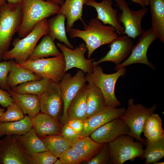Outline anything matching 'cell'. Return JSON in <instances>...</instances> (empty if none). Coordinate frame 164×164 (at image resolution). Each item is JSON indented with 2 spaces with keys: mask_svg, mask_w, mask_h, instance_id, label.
Wrapping results in <instances>:
<instances>
[{
  "mask_svg": "<svg viewBox=\"0 0 164 164\" xmlns=\"http://www.w3.org/2000/svg\"><path fill=\"white\" fill-rule=\"evenodd\" d=\"M83 24V30L72 28L68 33L71 38L78 37L85 42L88 51L87 59L96 49L110 44L118 36L113 26L103 24L96 18L91 19L87 24Z\"/></svg>",
  "mask_w": 164,
  "mask_h": 164,
  "instance_id": "6da1fadb",
  "label": "cell"
},
{
  "mask_svg": "<svg viewBox=\"0 0 164 164\" xmlns=\"http://www.w3.org/2000/svg\"><path fill=\"white\" fill-rule=\"evenodd\" d=\"M21 4L22 21L17 32L21 38L29 34L41 21L57 14L60 7L58 5L43 0H22Z\"/></svg>",
  "mask_w": 164,
  "mask_h": 164,
  "instance_id": "7a4b0ae2",
  "label": "cell"
},
{
  "mask_svg": "<svg viewBox=\"0 0 164 164\" xmlns=\"http://www.w3.org/2000/svg\"><path fill=\"white\" fill-rule=\"evenodd\" d=\"M22 14L21 2L0 5V62L3 60L12 38L21 25Z\"/></svg>",
  "mask_w": 164,
  "mask_h": 164,
  "instance_id": "3957f363",
  "label": "cell"
},
{
  "mask_svg": "<svg viewBox=\"0 0 164 164\" xmlns=\"http://www.w3.org/2000/svg\"><path fill=\"white\" fill-rule=\"evenodd\" d=\"M48 20L45 19L37 23L31 32L22 39L15 38L14 39L13 48L8 50L3 60H14L19 63L28 59L32 53L39 39L44 35L48 34Z\"/></svg>",
  "mask_w": 164,
  "mask_h": 164,
  "instance_id": "277c9868",
  "label": "cell"
},
{
  "mask_svg": "<svg viewBox=\"0 0 164 164\" xmlns=\"http://www.w3.org/2000/svg\"><path fill=\"white\" fill-rule=\"evenodd\" d=\"M92 72L86 75L87 81H91L102 92L108 108H117L121 104L115 94V87L118 79L124 77L126 70L123 68L111 74H106L102 68L92 65Z\"/></svg>",
  "mask_w": 164,
  "mask_h": 164,
  "instance_id": "5b68a950",
  "label": "cell"
},
{
  "mask_svg": "<svg viewBox=\"0 0 164 164\" xmlns=\"http://www.w3.org/2000/svg\"><path fill=\"white\" fill-rule=\"evenodd\" d=\"M17 65L30 70L42 78H47L57 83L66 72L63 55L52 58L28 59Z\"/></svg>",
  "mask_w": 164,
  "mask_h": 164,
  "instance_id": "8992f818",
  "label": "cell"
},
{
  "mask_svg": "<svg viewBox=\"0 0 164 164\" xmlns=\"http://www.w3.org/2000/svg\"><path fill=\"white\" fill-rule=\"evenodd\" d=\"M111 164H122L127 161H133L135 158H141L144 149L143 143L134 141V138L127 134L121 135L108 143Z\"/></svg>",
  "mask_w": 164,
  "mask_h": 164,
  "instance_id": "52a82bcc",
  "label": "cell"
},
{
  "mask_svg": "<svg viewBox=\"0 0 164 164\" xmlns=\"http://www.w3.org/2000/svg\"><path fill=\"white\" fill-rule=\"evenodd\" d=\"M157 107V105L154 104L146 108L140 104H135L133 98L129 99L126 109L119 118L125 122L129 128L130 132L128 135L144 144V139L141 136L144 122L154 113Z\"/></svg>",
  "mask_w": 164,
  "mask_h": 164,
  "instance_id": "ba28073f",
  "label": "cell"
},
{
  "mask_svg": "<svg viewBox=\"0 0 164 164\" xmlns=\"http://www.w3.org/2000/svg\"><path fill=\"white\" fill-rule=\"evenodd\" d=\"M0 164H31V155L14 135L0 140Z\"/></svg>",
  "mask_w": 164,
  "mask_h": 164,
  "instance_id": "9c48e42d",
  "label": "cell"
},
{
  "mask_svg": "<svg viewBox=\"0 0 164 164\" xmlns=\"http://www.w3.org/2000/svg\"><path fill=\"white\" fill-rule=\"evenodd\" d=\"M116 2V6L122 11L118 15L119 22L123 24L124 34L133 39L142 35L144 31L142 27V19L147 13L148 9L142 7L138 11H134L129 8L128 3L125 0Z\"/></svg>",
  "mask_w": 164,
  "mask_h": 164,
  "instance_id": "30bf717a",
  "label": "cell"
},
{
  "mask_svg": "<svg viewBox=\"0 0 164 164\" xmlns=\"http://www.w3.org/2000/svg\"><path fill=\"white\" fill-rule=\"evenodd\" d=\"M158 38L151 27L144 31L136 44L133 46L129 56L121 64L116 66L114 70L117 71L131 64L141 63L155 70V67L148 59L147 53L151 44Z\"/></svg>",
  "mask_w": 164,
  "mask_h": 164,
  "instance_id": "8fae6325",
  "label": "cell"
},
{
  "mask_svg": "<svg viewBox=\"0 0 164 164\" xmlns=\"http://www.w3.org/2000/svg\"><path fill=\"white\" fill-rule=\"evenodd\" d=\"M39 96L40 112L59 120L61 122L64 105L59 84L52 82L44 92Z\"/></svg>",
  "mask_w": 164,
  "mask_h": 164,
  "instance_id": "7c38bea8",
  "label": "cell"
},
{
  "mask_svg": "<svg viewBox=\"0 0 164 164\" xmlns=\"http://www.w3.org/2000/svg\"><path fill=\"white\" fill-rule=\"evenodd\" d=\"M85 73L78 70L73 76L65 73L58 83L61 92L64 105V111L61 122L63 126L66 123V114L67 107L71 101L87 81Z\"/></svg>",
  "mask_w": 164,
  "mask_h": 164,
  "instance_id": "4fadbf2b",
  "label": "cell"
},
{
  "mask_svg": "<svg viewBox=\"0 0 164 164\" xmlns=\"http://www.w3.org/2000/svg\"><path fill=\"white\" fill-rule=\"evenodd\" d=\"M57 46L64 56L65 63V71L75 67L82 70L85 73L92 72V62L94 59H86L84 54L87 50L84 43L80 44L74 49L68 48L65 44L57 43Z\"/></svg>",
  "mask_w": 164,
  "mask_h": 164,
  "instance_id": "5bb4252c",
  "label": "cell"
},
{
  "mask_svg": "<svg viewBox=\"0 0 164 164\" xmlns=\"http://www.w3.org/2000/svg\"><path fill=\"white\" fill-rule=\"evenodd\" d=\"M134 42L127 35L118 36L109 44L110 49L107 54L96 61H93L92 65H98L106 61L111 62L117 66L122 63L130 55Z\"/></svg>",
  "mask_w": 164,
  "mask_h": 164,
  "instance_id": "9a60e30c",
  "label": "cell"
},
{
  "mask_svg": "<svg viewBox=\"0 0 164 164\" xmlns=\"http://www.w3.org/2000/svg\"><path fill=\"white\" fill-rule=\"evenodd\" d=\"M129 132V128L127 124L123 120L118 118L98 128L89 136L97 143H109L121 135H128Z\"/></svg>",
  "mask_w": 164,
  "mask_h": 164,
  "instance_id": "2e32d148",
  "label": "cell"
},
{
  "mask_svg": "<svg viewBox=\"0 0 164 164\" xmlns=\"http://www.w3.org/2000/svg\"><path fill=\"white\" fill-rule=\"evenodd\" d=\"M112 0H102L97 2L95 0H85L86 6L94 7L97 13L96 18L104 25L108 24L115 29L118 35L124 34V28L119 21L117 12L118 10L112 7Z\"/></svg>",
  "mask_w": 164,
  "mask_h": 164,
  "instance_id": "e0dca14e",
  "label": "cell"
},
{
  "mask_svg": "<svg viewBox=\"0 0 164 164\" xmlns=\"http://www.w3.org/2000/svg\"><path fill=\"white\" fill-rule=\"evenodd\" d=\"M124 107H107L103 111L84 121V127L80 134V138L89 136L94 131L114 118H120L124 113Z\"/></svg>",
  "mask_w": 164,
  "mask_h": 164,
  "instance_id": "ac0fdd59",
  "label": "cell"
},
{
  "mask_svg": "<svg viewBox=\"0 0 164 164\" xmlns=\"http://www.w3.org/2000/svg\"><path fill=\"white\" fill-rule=\"evenodd\" d=\"M32 126L38 136L61 134L63 125L60 121L41 112L31 119Z\"/></svg>",
  "mask_w": 164,
  "mask_h": 164,
  "instance_id": "d6986e66",
  "label": "cell"
},
{
  "mask_svg": "<svg viewBox=\"0 0 164 164\" xmlns=\"http://www.w3.org/2000/svg\"><path fill=\"white\" fill-rule=\"evenodd\" d=\"M87 86L86 84L70 102L66 112V123L70 120L78 119L84 121L86 116Z\"/></svg>",
  "mask_w": 164,
  "mask_h": 164,
  "instance_id": "ffe728a7",
  "label": "cell"
},
{
  "mask_svg": "<svg viewBox=\"0 0 164 164\" xmlns=\"http://www.w3.org/2000/svg\"><path fill=\"white\" fill-rule=\"evenodd\" d=\"M87 82L86 116L89 118L103 111L107 107L100 89L91 81Z\"/></svg>",
  "mask_w": 164,
  "mask_h": 164,
  "instance_id": "44dd1931",
  "label": "cell"
},
{
  "mask_svg": "<svg viewBox=\"0 0 164 164\" xmlns=\"http://www.w3.org/2000/svg\"><path fill=\"white\" fill-rule=\"evenodd\" d=\"M11 97L19 106L24 114H27L32 119L40 111L39 97L36 95L18 93L9 89Z\"/></svg>",
  "mask_w": 164,
  "mask_h": 164,
  "instance_id": "7402d4cb",
  "label": "cell"
},
{
  "mask_svg": "<svg viewBox=\"0 0 164 164\" xmlns=\"http://www.w3.org/2000/svg\"><path fill=\"white\" fill-rule=\"evenodd\" d=\"M85 0H66L57 14H63L67 20L66 32L69 33L75 22L80 20L83 23L82 12Z\"/></svg>",
  "mask_w": 164,
  "mask_h": 164,
  "instance_id": "603a6c76",
  "label": "cell"
},
{
  "mask_svg": "<svg viewBox=\"0 0 164 164\" xmlns=\"http://www.w3.org/2000/svg\"><path fill=\"white\" fill-rule=\"evenodd\" d=\"M152 20V28L164 43V0H149Z\"/></svg>",
  "mask_w": 164,
  "mask_h": 164,
  "instance_id": "cb8c5ba5",
  "label": "cell"
},
{
  "mask_svg": "<svg viewBox=\"0 0 164 164\" xmlns=\"http://www.w3.org/2000/svg\"><path fill=\"white\" fill-rule=\"evenodd\" d=\"M104 144L96 142L88 136L80 138L73 143L72 147L84 162H86L100 151Z\"/></svg>",
  "mask_w": 164,
  "mask_h": 164,
  "instance_id": "d4e9b609",
  "label": "cell"
},
{
  "mask_svg": "<svg viewBox=\"0 0 164 164\" xmlns=\"http://www.w3.org/2000/svg\"><path fill=\"white\" fill-rule=\"evenodd\" d=\"M42 79L30 70L18 66L15 60H11V68L8 76V83L11 89L25 82Z\"/></svg>",
  "mask_w": 164,
  "mask_h": 164,
  "instance_id": "484cf974",
  "label": "cell"
},
{
  "mask_svg": "<svg viewBox=\"0 0 164 164\" xmlns=\"http://www.w3.org/2000/svg\"><path fill=\"white\" fill-rule=\"evenodd\" d=\"M66 17L63 14H57L48 20V34L53 39L63 42L69 48H74L69 41L66 34L65 22Z\"/></svg>",
  "mask_w": 164,
  "mask_h": 164,
  "instance_id": "4316f807",
  "label": "cell"
},
{
  "mask_svg": "<svg viewBox=\"0 0 164 164\" xmlns=\"http://www.w3.org/2000/svg\"><path fill=\"white\" fill-rule=\"evenodd\" d=\"M144 139L145 149L140 159L145 158V164H154L164 157V138L152 140Z\"/></svg>",
  "mask_w": 164,
  "mask_h": 164,
  "instance_id": "83f0119b",
  "label": "cell"
},
{
  "mask_svg": "<svg viewBox=\"0 0 164 164\" xmlns=\"http://www.w3.org/2000/svg\"><path fill=\"white\" fill-rule=\"evenodd\" d=\"M55 39L48 34L43 37L39 44L36 45L28 59H36L49 56H57L63 55L55 45Z\"/></svg>",
  "mask_w": 164,
  "mask_h": 164,
  "instance_id": "f1b7e54d",
  "label": "cell"
},
{
  "mask_svg": "<svg viewBox=\"0 0 164 164\" xmlns=\"http://www.w3.org/2000/svg\"><path fill=\"white\" fill-rule=\"evenodd\" d=\"M14 135L30 155L35 153L48 151L33 127L23 135Z\"/></svg>",
  "mask_w": 164,
  "mask_h": 164,
  "instance_id": "f546056e",
  "label": "cell"
},
{
  "mask_svg": "<svg viewBox=\"0 0 164 164\" xmlns=\"http://www.w3.org/2000/svg\"><path fill=\"white\" fill-rule=\"evenodd\" d=\"M32 127L31 119L27 115L20 120L0 122V138L4 135H23Z\"/></svg>",
  "mask_w": 164,
  "mask_h": 164,
  "instance_id": "4dcf8cb0",
  "label": "cell"
},
{
  "mask_svg": "<svg viewBox=\"0 0 164 164\" xmlns=\"http://www.w3.org/2000/svg\"><path fill=\"white\" fill-rule=\"evenodd\" d=\"M48 151L59 158L66 149L72 147L73 142L64 138L61 134L40 137Z\"/></svg>",
  "mask_w": 164,
  "mask_h": 164,
  "instance_id": "1f68e13d",
  "label": "cell"
},
{
  "mask_svg": "<svg viewBox=\"0 0 164 164\" xmlns=\"http://www.w3.org/2000/svg\"><path fill=\"white\" fill-rule=\"evenodd\" d=\"M162 120L159 114L153 113L145 121L142 132L146 139L152 140L164 138Z\"/></svg>",
  "mask_w": 164,
  "mask_h": 164,
  "instance_id": "d6a6232c",
  "label": "cell"
},
{
  "mask_svg": "<svg viewBox=\"0 0 164 164\" xmlns=\"http://www.w3.org/2000/svg\"><path fill=\"white\" fill-rule=\"evenodd\" d=\"M52 82L50 79L43 78L20 84L11 88V90L18 93L31 94L39 96L44 92Z\"/></svg>",
  "mask_w": 164,
  "mask_h": 164,
  "instance_id": "836d02e7",
  "label": "cell"
},
{
  "mask_svg": "<svg viewBox=\"0 0 164 164\" xmlns=\"http://www.w3.org/2000/svg\"><path fill=\"white\" fill-rule=\"evenodd\" d=\"M24 117L21 108L15 101L11 103L7 107L6 111L0 116V122L17 121L22 119Z\"/></svg>",
  "mask_w": 164,
  "mask_h": 164,
  "instance_id": "e575fe53",
  "label": "cell"
},
{
  "mask_svg": "<svg viewBox=\"0 0 164 164\" xmlns=\"http://www.w3.org/2000/svg\"><path fill=\"white\" fill-rule=\"evenodd\" d=\"M57 159L49 151L35 153L31 155V164H53Z\"/></svg>",
  "mask_w": 164,
  "mask_h": 164,
  "instance_id": "d590c367",
  "label": "cell"
},
{
  "mask_svg": "<svg viewBox=\"0 0 164 164\" xmlns=\"http://www.w3.org/2000/svg\"><path fill=\"white\" fill-rule=\"evenodd\" d=\"M86 162L87 164H111L108 143H104L100 151Z\"/></svg>",
  "mask_w": 164,
  "mask_h": 164,
  "instance_id": "8d00e7d4",
  "label": "cell"
},
{
  "mask_svg": "<svg viewBox=\"0 0 164 164\" xmlns=\"http://www.w3.org/2000/svg\"><path fill=\"white\" fill-rule=\"evenodd\" d=\"M59 158L63 164H79L84 162L72 147L63 152Z\"/></svg>",
  "mask_w": 164,
  "mask_h": 164,
  "instance_id": "74e56055",
  "label": "cell"
},
{
  "mask_svg": "<svg viewBox=\"0 0 164 164\" xmlns=\"http://www.w3.org/2000/svg\"><path fill=\"white\" fill-rule=\"evenodd\" d=\"M11 60L0 62V88L8 91L11 88L8 83V76L11 68Z\"/></svg>",
  "mask_w": 164,
  "mask_h": 164,
  "instance_id": "f35d334b",
  "label": "cell"
},
{
  "mask_svg": "<svg viewBox=\"0 0 164 164\" xmlns=\"http://www.w3.org/2000/svg\"><path fill=\"white\" fill-rule=\"evenodd\" d=\"M61 134L64 138L73 143L76 142L80 138V134L69 126L67 123L63 126Z\"/></svg>",
  "mask_w": 164,
  "mask_h": 164,
  "instance_id": "ab89813d",
  "label": "cell"
},
{
  "mask_svg": "<svg viewBox=\"0 0 164 164\" xmlns=\"http://www.w3.org/2000/svg\"><path fill=\"white\" fill-rule=\"evenodd\" d=\"M8 91L0 88V105L7 108L11 103L15 102Z\"/></svg>",
  "mask_w": 164,
  "mask_h": 164,
  "instance_id": "60d3db41",
  "label": "cell"
},
{
  "mask_svg": "<svg viewBox=\"0 0 164 164\" xmlns=\"http://www.w3.org/2000/svg\"><path fill=\"white\" fill-rule=\"evenodd\" d=\"M66 123L80 134L84 128V121L78 119H72Z\"/></svg>",
  "mask_w": 164,
  "mask_h": 164,
  "instance_id": "b9f144b4",
  "label": "cell"
},
{
  "mask_svg": "<svg viewBox=\"0 0 164 164\" xmlns=\"http://www.w3.org/2000/svg\"><path fill=\"white\" fill-rule=\"evenodd\" d=\"M61 5L64 2L63 0H43Z\"/></svg>",
  "mask_w": 164,
  "mask_h": 164,
  "instance_id": "7bdbcfd3",
  "label": "cell"
},
{
  "mask_svg": "<svg viewBox=\"0 0 164 164\" xmlns=\"http://www.w3.org/2000/svg\"><path fill=\"white\" fill-rule=\"evenodd\" d=\"M119 0H115V1L116 2L118 1ZM132 2H133L138 3L142 7H145V5L142 1V0H131Z\"/></svg>",
  "mask_w": 164,
  "mask_h": 164,
  "instance_id": "ee69618b",
  "label": "cell"
},
{
  "mask_svg": "<svg viewBox=\"0 0 164 164\" xmlns=\"http://www.w3.org/2000/svg\"><path fill=\"white\" fill-rule=\"evenodd\" d=\"M8 3L9 4L15 5L21 2L22 0H6Z\"/></svg>",
  "mask_w": 164,
  "mask_h": 164,
  "instance_id": "f6af8a7d",
  "label": "cell"
},
{
  "mask_svg": "<svg viewBox=\"0 0 164 164\" xmlns=\"http://www.w3.org/2000/svg\"><path fill=\"white\" fill-rule=\"evenodd\" d=\"M54 164H63L61 160L59 158V159H57L55 161Z\"/></svg>",
  "mask_w": 164,
  "mask_h": 164,
  "instance_id": "bcb514c9",
  "label": "cell"
},
{
  "mask_svg": "<svg viewBox=\"0 0 164 164\" xmlns=\"http://www.w3.org/2000/svg\"><path fill=\"white\" fill-rule=\"evenodd\" d=\"M145 6L149 5V0H142Z\"/></svg>",
  "mask_w": 164,
  "mask_h": 164,
  "instance_id": "7dc6e473",
  "label": "cell"
},
{
  "mask_svg": "<svg viewBox=\"0 0 164 164\" xmlns=\"http://www.w3.org/2000/svg\"><path fill=\"white\" fill-rule=\"evenodd\" d=\"M5 112V110L2 108H0V116L2 115Z\"/></svg>",
  "mask_w": 164,
  "mask_h": 164,
  "instance_id": "c3c4849f",
  "label": "cell"
},
{
  "mask_svg": "<svg viewBox=\"0 0 164 164\" xmlns=\"http://www.w3.org/2000/svg\"><path fill=\"white\" fill-rule=\"evenodd\" d=\"M6 0H0V5L3 3L5 2Z\"/></svg>",
  "mask_w": 164,
  "mask_h": 164,
  "instance_id": "681fc988",
  "label": "cell"
},
{
  "mask_svg": "<svg viewBox=\"0 0 164 164\" xmlns=\"http://www.w3.org/2000/svg\"><path fill=\"white\" fill-rule=\"evenodd\" d=\"M164 164V162H158L155 163L154 164Z\"/></svg>",
  "mask_w": 164,
  "mask_h": 164,
  "instance_id": "f907efd6",
  "label": "cell"
}]
</instances>
